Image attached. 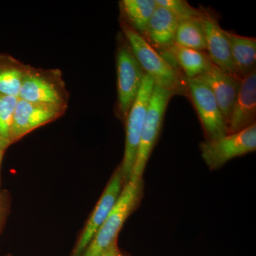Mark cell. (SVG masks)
<instances>
[{
    "label": "cell",
    "mask_w": 256,
    "mask_h": 256,
    "mask_svg": "<svg viewBox=\"0 0 256 256\" xmlns=\"http://www.w3.org/2000/svg\"><path fill=\"white\" fill-rule=\"evenodd\" d=\"M120 28L144 73L154 80L156 86L174 96L188 97L184 76L180 73L178 67L170 64L144 36L121 20Z\"/></svg>",
    "instance_id": "cell-1"
},
{
    "label": "cell",
    "mask_w": 256,
    "mask_h": 256,
    "mask_svg": "<svg viewBox=\"0 0 256 256\" xmlns=\"http://www.w3.org/2000/svg\"><path fill=\"white\" fill-rule=\"evenodd\" d=\"M142 192V181L124 185L118 201L99 228L82 256H100L114 244L128 217L137 207Z\"/></svg>",
    "instance_id": "cell-2"
},
{
    "label": "cell",
    "mask_w": 256,
    "mask_h": 256,
    "mask_svg": "<svg viewBox=\"0 0 256 256\" xmlns=\"http://www.w3.org/2000/svg\"><path fill=\"white\" fill-rule=\"evenodd\" d=\"M116 66L118 76L117 112L119 117L126 121L137 99L146 73L122 32L119 34L117 38Z\"/></svg>",
    "instance_id": "cell-3"
},
{
    "label": "cell",
    "mask_w": 256,
    "mask_h": 256,
    "mask_svg": "<svg viewBox=\"0 0 256 256\" xmlns=\"http://www.w3.org/2000/svg\"><path fill=\"white\" fill-rule=\"evenodd\" d=\"M18 98L68 108L70 94L60 69L35 68L28 65Z\"/></svg>",
    "instance_id": "cell-4"
},
{
    "label": "cell",
    "mask_w": 256,
    "mask_h": 256,
    "mask_svg": "<svg viewBox=\"0 0 256 256\" xmlns=\"http://www.w3.org/2000/svg\"><path fill=\"white\" fill-rule=\"evenodd\" d=\"M173 96L172 92L158 86H154L143 126L137 160L130 182L142 181L148 160L159 138L166 109Z\"/></svg>",
    "instance_id": "cell-5"
},
{
    "label": "cell",
    "mask_w": 256,
    "mask_h": 256,
    "mask_svg": "<svg viewBox=\"0 0 256 256\" xmlns=\"http://www.w3.org/2000/svg\"><path fill=\"white\" fill-rule=\"evenodd\" d=\"M154 86L156 84L154 80L146 74L137 99L133 104L126 120V150L122 164L120 166L124 174L126 184L130 180L137 160L143 126Z\"/></svg>",
    "instance_id": "cell-6"
},
{
    "label": "cell",
    "mask_w": 256,
    "mask_h": 256,
    "mask_svg": "<svg viewBox=\"0 0 256 256\" xmlns=\"http://www.w3.org/2000/svg\"><path fill=\"white\" fill-rule=\"evenodd\" d=\"M202 156L210 170L220 169L229 161L256 150V124L234 134L206 141L200 146Z\"/></svg>",
    "instance_id": "cell-7"
},
{
    "label": "cell",
    "mask_w": 256,
    "mask_h": 256,
    "mask_svg": "<svg viewBox=\"0 0 256 256\" xmlns=\"http://www.w3.org/2000/svg\"><path fill=\"white\" fill-rule=\"evenodd\" d=\"M188 96L196 108L204 130L210 140L228 134V126L213 92L197 78H186Z\"/></svg>",
    "instance_id": "cell-8"
},
{
    "label": "cell",
    "mask_w": 256,
    "mask_h": 256,
    "mask_svg": "<svg viewBox=\"0 0 256 256\" xmlns=\"http://www.w3.org/2000/svg\"><path fill=\"white\" fill-rule=\"evenodd\" d=\"M126 185L120 168H118L111 178L105 191L98 202L92 216L82 230L72 256H82L96 233L107 220L118 201Z\"/></svg>",
    "instance_id": "cell-9"
},
{
    "label": "cell",
    "mask_w": 256,
    "mask_h": 256,
    "mask_svg": "<svg viewBox=\"0 0 256 256\" xmlns=\"http://www.w3.org/2000/svg\"><path fill=\"white\" fill-rule=\"evenodd\" d=\"M67 109L68 108L18 98L12 128V144L18 142L32 131L60 119Z\"/></svg>",
    "instance_id": "cell-10"
},
{
    "label": "cell",
    "mask_w": 256,
    "mask_h": 256,
    "mask_svg": "<svg viewBox=\"0 0 256 256\" xmlns=\"http://www.w3.org/2000/svg\"><path fill=\"white\" fill-rule=\"evenodd\" d=\"M196 78L204 82L213 92L228 126L240 90L242 78L226 73L214 64L210 70Z\"/></svg>",
    "instance_id": "cell-11"
},
{
    "label": "cell",
    "mask_w": 256,
    "mask_h": 256,
    "mask_svg": "<svg viewBox=\"0 0 256 256\" xmlns=\"http://www.w3.org/2000/svg\"><path fill=\"white\" fill-rule=\"evenodd\" d=\"M256 70L242 78L238 96L228 124V134H234L256 124Z\"/></svg>",
    "instance_id": "cell-12"
},
{
    "label": "cell",
    "mask_w": 256,
    "mask_h": 256,
    "mask_svg": "<svg viewBox=\"0 0 256 256\" xmlns=\"http://www.w3.org/2000/svg\"><path fill=\"white\" fill-rule=\"evenodd\" d=\"M202 24L206 36L207 52L212 63L226 73L238 76L225 30L210 14L202 18Z\"/></svg>",
    "instance_id": "cell-13"
},
{
    "label": "cell",
    "mask_w": 256,
    "mask_h": 256,
    "mask_svg": "<svg viewBox=\"0 0 256 256\" xmlns=\"http://www.w3.org/2000/svg\"><path fill=\"white\" fill-rule=\"evenodd\" d=\"M180 23L169 10L158 5L143 36L156 50L164 52L174 44Z\"/></svg>",
    "instance_id": "cell-14"
},
{
    "label": "cell",
    "mask_w": 256,
    "mask_h": 256,
    "mask_svg": "<svg viewBox=\"0 0 256 256\" xmlns=\"http://www.w3.org/2000/svg\"><path fill=\"white\" fill-rule=\"evenodd\" d=\"M162 54L180 67L186 78H196L210 70L214 65L208 54L184 48L175 44Z\"/></svg>",
    "instance_id": "cell-15"
},
{
    "label": "cell",
    "mask_w": 256,
    "mask_h": 256,
    "mask_svg": "<svg viewBox=\"0 0 256 256\" xmlns=\"http://www.w3.org/2000/svg\"><path fill=\"white\" fill-rule=\"evenodd\" d=\"M237 74L244 78L256 69V38L225 31Z\"/></svg>",
    "instance_id": "cell-16"
},
{
    "label": "cell",
    "mask_w": 256,
    "mask_h": 256,
    "mask_svg": "<svg viewBox=\"0 0 256 256\" xmlns=\"http://www.w3.org/2000/svg\"><path fill=\"white\" fill-rule=\"evenodd\" d=\"M28 65L9 54H0V95L18 98Z\"/></svg>",
    "instance_id": "cell-17"
},
{
    "label": "cell",
    "mask_w": 256,
    "mask_h": 256,
    "mask_svg": "<svg viewBox=\"0 0 256 256\" xmlns=\"http://www.w3.org/2000/svg\"><path fill=\"white\" fill-rule=\"evenodd\" d=\"M156 6V0H122L120 2V20L144 36Z\"/></svg>",
    "instance_id": "cell-18"
},
{
    "label": "cell",
    "mask_w": 256,
    "mask_h": 256,
    "mask_svg": "<svg viewBox=\"0 0 256 256\" xmlns=\"http://www.w3.org/2000/svg\"><path fill=\"white\" fill-rule=\"evenodd\" d=\"M174 44L190 50L204 52L207 50L202 18L181 22L176 31Z\"/></svg>",
    "instance_id": "cell-19"
},
{
    "label": "cell",
    "mask_w": 256,
    "mask_h": 256,
    "mask_svg": "<svg viewBox=\"0 0 256 256\" xmlns=\"http://www.w3.org/2000/svg\"><path fill=\"white\" fill-rule=\"evenodd\" d=\"M18 98L0 95V150L5 153L12 144V128Z\"/></svg>",
    "instance_id": "cell-20"
},
{
    "label": "cell",
    "mask_w": 256,
    "mask_h": 256,
    "mask_svg": "<svg viewBox=\"0 0 256 256\" xmlns=\"http://www.w3.org/2000/svg\"><path fill=\"white\" fill-rule=\"evenodd\" d=\"M156 3L159 6L169 10L180 22L188 20H202L208 14L203 10L194 8L184 0H156Z\"/></svg>",
    "instance_id": "cell-21"
},
{
    "label": "cell",
    "mask_w": 256,
    "mask_h": 256,
    "mask_svg": "<svg viewBox=\"0 0 256 256\" xmlns=\"http://www.w3.org/2000/svg\"><path fill=\"white\" fill-rule=\"evenodd\" d=\"M100 256H122L119 252L117 242H114L109 248H108Z\"/></svg>",
    "instance_id": "cell-22"
},
{
    "label": "cell",
    "mask_w": 256,
    "mask_h": 256,
    "mask_svg": "<svg viewBox=\"0 0 256 256\" xmlns=\"http://www.w3.org/2000/svg\"><path fill=\"white\" fill-rule=\"evenodd\" d=\"M4 152L0 150V173H1L2 164L3 156H4Z\"/></svg>",
    "instance_id": "cell-23"
},
{
    "label": "cell",
    "mask_w": 256,
    "mask_h": 256,
    "mask_svg": "<svg viewBox=\"0 0 256 256\" xmlns=\"http://www.w3.org/2000/svg\"></svg>",
    "instance_id": "cell-24"
}]
</instances>
